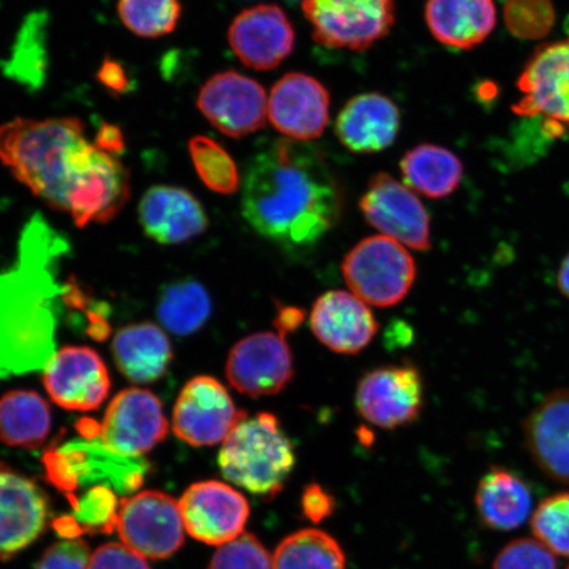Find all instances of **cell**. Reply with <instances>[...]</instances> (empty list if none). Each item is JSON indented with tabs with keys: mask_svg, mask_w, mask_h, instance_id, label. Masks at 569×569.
<instances>
[{
	"mask_svg": "<svg viewBox=\"0 0 569 569\" xmlns=\"http://www.w3.org/2000/svg\"><path fill=\"white\" fill-rule=\"evenodd\" d=\"M343 209V188L310 142L277 139L249 163L241 212L270 243L287 251L315 247Z\"/></svg>",
	"mask_w": 569,
	"mask_h": 569,
	"instance_id": "1",
	"label": "cell"
},
{
	"mask_svg": "<svg viewBox=\"0 0 569 569\" xmlns=\"http://www.w3.org/2000/svg\"><path fill=\"white\" fill-rule=\"evenodd\" d=\"M68 249L38 213L20 234L16 262L0 270V379L44 369L57 352L59 306L67 291L59 268Z\"/></svg>",
	"mask_w": 569,
	"mask_h": 569,
	"instance_id": "2",
	"label": "cell"
},
{
	"mask_svg": "<svg viewBox=\"0 0 569 569\" xmlns=\"http://www.w3.org/2000/svg\"><path fill=\"white\" fill-rule=\"evenodd\" d=\"M78 118H16L0 126V162L49 208L66 211L71 159L84 140Z\"/></svg>",
	"mask_w": 569,
	"mask_h": 569,
	"instance_id": "3",
	"label": "cell"
},
{
	"mask_svg": "<svg viewBox=\"0 0 569 569\" xmlns=\"http://www.w3.org/2000/svg\"><path fill=\"white\" fill-rule=\"evenodd\" d=\"M218 465L224 478L262 498L279 495L296 467L293 442L270 412L246 416L223 442Z\"/></svg>",
	"mask_w": 569,
	"mask_h": 569,
	"instance_id": "4",
	"label": "cell"
},
{
	"mask_svg": "<svg viewBox=\"0 0 569 569\" xmlns=\"http://www.w3.org/2000/svg\"><path fill=\"white\" fill-rule=\"evenodd\" d=\"M42 461L48 481L69 498L77 490L94 487L110 488L118 496L131 495L149 471L147 460L124 457L101 440L84 437L49 447Z\"/></svg>",
	"mask_w": 569,
	"mask_h": 569,
	"instance_id": "5",
	"label": "cell"
},
{
	"mask_svg": "<svg viewBox=\"0 0 569 569\" xmlns=\"http://www.w3.org/2000/svg\"><path fill=\"white\" fill-rule=\"evenodd\" d=\"M131 197V177L117 156L84 140L71 159L66 212L76 226L111 222Z\"/></svg>",
	"mask_w": 569,
	"mask_h": 569,
	"instance_id": "6",
	"label": "cell"
},
{
	"mask_svg": "<svg viewBox=\"0 0 569 569\" xmlns=\"http://www.w3.org/2000/svg\"><path fill=\"white\" fill-rule=\"evenodd\" d=\"M341 270L352 293L377 308L402 302L417 277L416 261L408 249L383 234L356 244L346 256Z\"/></svg>",
	"mask_w": 569,
	"mask_h": 569,
	"instance_id": "7",
	"label": "cell"
},
{
	"mask_svg": "<svg viewBox=\"0 0 569 569\" xmlns=\"http://www.w3.org/2000/svg\"><path fill=\"white\" fill-rule=\"evenodd\" d=\"M318 44L359 52L386 39L396 21L395 0H302Z\"/></svg>",
	"mask_w": 569,
	"mask_h": 569,
	"instance_id": "8",
	"label": "cell"
},
{
	"mask_svg": "<svg viewBox=\"0 0 569 569\" xmlns=\"http://www.w3.org/2000/svg\"><path fill=\"white\" fill-rule=\"evenodd\" d=\"M81 437L99 439L111 450L142 458L167 438L169 423L162 403L151 391H120L107 408L101 423L82 421Z\"/></svg>",
	"mask_w": 569,
	"mask_h": 569,
	"instance_id": "9",
	"label": "cell"
},
{
	"mask_svg": "<svg viewBox=\"0 0 569 569\" xmlns=\"http://www.w3.org/2000/svg\"><path fill=\"white\" fill-rule=\"evenodd\" d=\"M117 531L128 549L161 560L181 549L187 530L180 502L160 490H144L120 501Z\"/></svg>",
	"mask_w": 569,
	"mask_h": 569,
	"instance_id": "10",
	"label": "cell"
},
{
	"mask_svg": "<svg viewBox=\"0 0 569 569\" xmlns=\"http://www.w3.org/2000/svg\"><path fill=\"white\" fill-rule=\"evenodd\" d=\"M517 88L522 97L513 106L518 117L540 118L569 131V39L539 47L526 63Z\"/></svg>",
	"mask_w": 569,
	"mask_h": 569,
	"instance_id": "11",
	"label": "cell"
},
{
	"mask_svg": "<svg viewBox=\"0 0 569 569\" xmlns=\"http://www.w3.org/2000/svg\"><path fill=\"white\" fill-rule=\"evenodd\" d=\"M247 412L234 405L229 390L216 377L197 376L177 398L173 431L184 443L210 447L224 442Z\"/></svg>",
	"mask_w": 569,
	"mask_h": 569,
	"instance_id": "12",
	"label": "cell"
},
{
	"mask_svg": "<svg viewBox=\"0 0 569 569\" xmlns=\"http://www.w3.org/2000/svg\"><path fill=\"white\" fill-rule=\"evenodd\" d=\"M423 380L418 368L386 366L361 377L356 407L369 423L395 430L410 426L421 416L425 402Z\"/></svg>",
	"mask_w": 569,
	"mask_h": 569,
	"instance_id": "13",
	"label": "cell"
},
{
	"mask_svg": "<svg viewBox=\"0 0 569 569\" xmlns=\"http://www.w3.org/2000/svg\"><path fill=\"white\" fill-rule=\"evenodd\" d=\"M360 210L377 231L416 251L431 249L430 217L415 191L377 173L360 199Z\"/></svg>",
	"mask_w": 569,
	"mask_h": 569,
	"instance_id": "14",
	"label": "cell"
},
{
	"mask_svg": "<svg viewBox=\"0 0 569 569\" xmlns=\"http://www.w3.org/2000/svg\"><path fill=\"white\" fill-rule=\"evenodd\" d=\"M197 107L212 127L233 139L261 130L268 118L266 89L237 70L210 77L199 90Z\"/></svg>",
	"mask_w": 569,
	"mask_h": 569,
	"instance_id": "15",
	"label": "cell"
},
{
	"mask_svg": "<svg viewBox=\"0 0 569 569\" xmlns=\"http://www.w3.org/2000/svg\"><path fill=\"white\" fill-rule=\"evenodd\" d=\"M284 338L266 331L238 341L226 362L231 387L248 397L281 393L295 377L293 355Z\"/></svg>",
	"mask_w": 569,
	"mask_h": 569,
	"instance_id": "16",
	"label": "cell"
},
{
	"mask_svg": "<svg viewBox=\"0 0 569 569\" xmlns=\"http://www.w3.org/2000/svg\"><path fill=\"white\" fill-rule=\"evenodd\" d=\"M184 530L191 538L210 546L237 539L249 518L247 498L222 481H199L181 497Z\"/></svg>",
	"mask_w": 569,
	"mask_h": 569,
	"instance_id": "17",
	"label": "cell"
},
{
	"mask_svg": "<svg viewBox=\"0 0 569 569\" xmlns=\"http://www.w3.org/2000/svg\"><path fill=\"white\" fill-rule=\"evenodd\" d=\"M42 382L52 401L69 411H92L109 397L111 379L103 359L89 347H66L44 368Z\"/></svg>",
	"mask_w": 569,
	"mask_h": 569,
	"instance_id": "18",
	"label": "cell"
},
{
	"mask_svg": "<svg viewBox=\"0 0 569 569\" xmlns=\"http://www.w3.org/2000/svg\"><path fill=\"white\" fill-rule=\"evenodd\" d=\"M51 516L38 482L0 462V561L31 546L46 531Z\"/></svg>",
	"mask_w": 569,
	"mask_h": 569,
	"instance_id": "19",
	"label": "cell"
},
{
	"mask_svg": "<svg viewBox=\"0 0 569 569\" xmlns=\"http://www.w3.org/2000/svg\"><path fill=\"white\" fill-rule=\"evenodd\" d=\"M330 104V92L317 78L288 73L270 90L268 118L283 137L309 142L329 124Z\"/></svg>",
	"mask_w": 569,
	"mask_h": 569,
	"instance_id": "20",
	"label": "cell"
},
{
	"mask_svg": "<svg viewBox=\"0 0 569 569\" xmlns=\"http://www.w3.org/2000/svg\"><path fill=\"white\" fill-rule=\"evenodd\" d=\"M229 42L247 68L272 70L293 53L296 32L280 6L258 4L234 17Z\"/></svg>",
	"mask_w": 569,
	"mask_h": 569,
	"instance_id": "21",
	"label": "cell"
},
{
	"mask_svg": "<svg viewBox=\"0 0 569 569\" xmlns=\"http://www.w3.org/2000/svg\"><path fill=\"white\" fill-rule=\"evenodd\" d=\"M310 326L329 350L356 355L372 343L379 323L360 298L343 290L327 291L312 306Z\"/></svg>",
	"mask_w": 569,
	"mask_h": 569,
	"instance_id": "22",
	"label": "cell"
},
{
	"mask_svg": "<svg viewBox=\"0 0 569 569\" xmlns=\"http://www.w3.org/2000/svg\"><path fill=\"white\" fill-rule=\"evenodd\" d=\"M139 220L149 238L160 244H181L201 237L209 218L187 189L158 184L148 189L139 204Z\"/></svg>",
	"mask_w": 569,
	"mask_h": 569,
	"instance_id": "23",
	"label": "cell"
},
{
	"mask_svg": "<svg viewBox=\"0 0 569 569\" xmlns=\"http://www.w3.org/2000/svg\"><path fill=\"white\" fill-rule=\"evenodd\" d=\"M530 457L550 479L569 483V390L547 396L523 423Z\"/></svg>",
	"mask_w": 569,
	"mask_h": 569,
	"instance_id": "24",
	"label": "cell"
},
{
	"mask_svg": "<svg viewBox=\"0 0 569 569\" xmlns=\"http://www.w3.org/2000/svg\"><path fill=\"white\" fill-rule=\"evenodd\" d=\"M401 126L397 104L386 96L368 92L351 99L340 111L336 133L355 153H376L393 144Z\"/></svg>",
	"mask_w": 569,
	"mask_h": 569,
	"instance_id": "25",
	"label": "cell"
},
{
	"mask_svg": "<svg viewBox=\"0 0 569 569\" xmlns=\"http://www.w3.org/2000/svg\"><path fill=\"white\" fill-rule=\"evenodd\" d=\"M426 21L440 44L468 51L493 32V0H427Z\"/></svg>",
	"mask_w": 569,
	"mask_h": 569,
	"instance_id": "26",
	"label": "cell"
},
{
	"mask_svg": "<svg viewBox=\"0 0 569 569\" xmlns=\"http://www.w3.org/2000/svg\"><path fill=\"white\" fill-rule=\"evenodd\" d=\"M476 511L486 528L513 531L532 517L529 483L507 468L495 467L482 476L475 496Z\"/></svg>",
	"mask_w": 569,
	"mask_h": 569,
	"instance_id": "27",
	"label": "cell"
},
{
	"mask_svg": "<svg viewBox=\"0 0 569 569\" xmlns=\"http://www.w3.org/2000/svg\"><path fill=\"white\" fill-rule=\"evenodd\" d=\"M119 372L134 383H151L167 373L173 359L172 345L159 326L144 322L124 327L112 340Z\"/></svg>",
	"mask_w": 569,
	"mask_h": 569,
	"instance_id": "28",
	"label": "cell"
},
{
	"mask_svg": "<svg viewBox=\"0 0 569 569\" xmlns=\"http://www.w3.org/2000/svg\"><path fill=\"white\" fill-rule=\"evenodd\" d=\"M401 172L405 183L427 198L442 199L459 188L465 166L450 149L421 144L403 156Z\"/></svg>",
	"mask_w": 569,
	"mask_h": 569,
	"instance_id": "29",
	"label": "cell"
},
{
	"mask_svg": "<svg viewBox=\"0 0 569 569\" xmlns=\"http://www.w3.org/2000/svg\"><path fill=\"white\" fill-rule=\"evenodd\" d=\"M51 429V408L36 391L19 389L0 397V442L11 447H40Z\"/></svg>",
	"mask_w": 569,
	"mask_h": 569,
	"instance_id": "30",
	"label": "cell"
},
{
	"mask_svg": "<svg viewBox=\"0 0 569 569\" xmlns=\"http://www.w3.org/2000/svg\"><path fill=\"white\" fill-rule=\"evenodd\" d=\"M208 290L193 280H181L163 288L159 298L158 316L167 330L189 337L201 330L211 316Z\"/></svg>",
	"mask_w": 569,
	"mask_h": 569,
	"instance_id": "31",
	"label": "cell"
},
{
	"mask_svg": "<svg viewBox=\"0 0 569 569\" xmlns=\"http://www.w3.org/2000/svg\"><path fill=\"white\" fill-rule=\"evenodd\" d=\"M47 13L33 12L24 20L4 63V73L12 81L32 90L44 83L48 69Z\"/></svg>",
	"mask_w": 569,
	"mask_h": 569,
	"instance_id": "32",
	"label": "cell"
},
{
	"mask_svg": "<svg viewBox=\"0 0 569 569\" xmlns=\"http://www.w3.org/2000/svg\"><path fill=\"white\" fill-rule=\"evenodd\" d=\"M273 569H346V555L330 533L306 529L277 547Z\"/></svg>",
	"mask_w": 569,
	"mask_h": 569,
	"instance_id": "33",
	"label": "cell"
},
{
	"mask_svg": "<svg viewBox=\"0 0 569 569\" xmlns=\"http://www.w3.org/2000/svg\"><path fill=\"white\" fill-rule=\"evenodd\" d=\"M117 10L127 30L144 39L174 32L182 16L180 0H118Z\"/></svg>",
	"mask_w": 569,
	"mask_h": 569,
	"instance_id": "34",
	"label": "cell"
},
{
	"mask_svg": "<svg viewBox=\"0 0 569 569\" xmlns=\"http://www.w3.org/2000/svg\"><path fill=\"white\" fill-rule=\"evenodd\" d=\"M189 152L196 172L210 190L218 194L237 193L240 174L231 154L217 140L194 137L189 141Z\"/></svg>",
	"mask_w": 569,
	"mask_h": 569,
	"instance_id": "35",
	"label": "cell"
},
{
	"mask_svg": "<svg viewBox=\"0 0 569 569\" xmlns=\"http://www.w3.org/2000/svg\"><path fill=\"white\" fill-rule=\"evenodd\" d=\"M71 521L77 526L80 536L83 532H107L117 530L120 502L118 495L106 487L84 490L81 496L69 498Z\"/></svg>",
	"mask_w": 569,
	"mask_h": 569,
	"instance_id": "36",
	"label": "cell"
},
{
	"mask_svg": "<svg viewBox=\"0 0 569 569\" xmlns=\"http://www.w3.org/2000/svg\"><path fill=\"white\" fill-rule=\"evenodd\" d=\"M531 530L551 552L569 558V492L545 498L533 510Z\"/></svg>",
	"mask_w": 569,
	"mask_h": 569,
	"instance_id": "37",
	"label": "cell"
},
{
	"mask_svg": "<svg viewBox=\"0 0 569 569\" xmlns=\"http://www.w3.org/2000/svg\"><path fill=\"white\" fill-rule=\"evenodd\" d=\"M503 19L516 38L537 41L551 32L557 12L551 0H508Z\"/></svg>",
	"mask_w": 569,
	"mask_h": 569,
	"instance_id": "38",
	"label": "cell"
},
{
	"mask_svg": "<svg viewBox=\"0 0 569 569\" xmlns=\"http://www.w3.org/2000/svg\"><path fill=\"white\" fill-rule=\"evenodd\" d=\"M209 569H273V559L259 538L243 532L231 542L219 546Z\"/></svg>",
	"mask_w": 569,
	"mask_h": 569,
	"instance_id": "39",
	"label": "cell"
},
{
	"mask_svg": "<svg viewBox=\"0 0 569 569\" xmlns=\"http://www.w3.org/2000/svg\"><path fill=\"white\" fill-rule=\"evenodd\" d=\"M493 569H558V561L538 539L519 538L497 553Z\"/></svg>",
	"mask_w": 569,
	"mask_h": 569,
	"instance_id": "40",
	"label": "cell"
},
{
	"mask_svg": "<svg viewBox=\"0 0 569 569\" xmlns=\"http://www.w3.org/2000/svg\"><path fill=\"white\" fill-rule=\"evenodd\" d=\"M89 545L82 539L60 540L42 553L34 569H89Z\"/></svg>",
	"mask_w": 569,
	"mask_h": 569,
	"instance_id": "41",
	"label": "cell"
},
{
	"mask_svg": "<svg viewBox=\"0 0 569 569\" xmlns=\"http://www.w3.org/2000/svg\"><path fill=\"white\" fill-rule=\"evenodd\" d=\"M89 569H151L139 553L123 543H107L91 553Z\"/></svg>",
	"mask_w": 569,
	"mask_h": 569,
	"instance_id": "42",
	"label": "cell"
},
{
	"mask_svg": "<svg viewBox=\"0 0 569 569\" xmlns=\"http://www.w3.org/2000/svg\"><path fill=\"white\" fill-rule=\"evenodd\" d=\"M337 501L332 495L327 492L319 483H309L303 489L301 497V509L306 518L311 522L319 523L332 516L336 511Z\"/></svg>",
	"mask_w": 569,
	"mask_h": 569,
	"instance_id": "43",
	"label": "cell"
},
{
	"mask_svg": "<svg viewBox=\"0 0 569 569\" xmlns=\"http://www.w3.org/2000/svg\"><path fill=\"white\" fill-rule=\"evenodd\" d=\"M97 81L110 92L111 96H126L132 88L130 76L123 63L106 57L97 71Z\"/></svg>",
	"mask_w": 569,
	"mask_h": 569,
	"instance_id": "44",
	"label": "cell"
},
{
	"mask_svg": "<svg viewBox=\"0 0 569 569\" xmlns=\"http://www.w3.org/2000/svg\"><path fill=\"white\" fill-rule=\"evenodd\" d=\"M94 146L99 151L117 156L123 153L126 149V139L119 127L106 123L96 137Z\"/></svg>",
	"mask_w": 569,
	"mask_h": 569,
	"instance_id": "45",
	"label": "cell"
},
{
	"mask_svg": "<svg viewBox=\"0 0 569 569\" xmlns=\"http://www.w3.org/2000/svg\"><path fill=\"white\" fill-rule=\"evenodd\" d=\"M303 319L305 312L301 309L293 308V306H281L274 319L277 332L287 337L289 332L295 331L298 326L302 325Z\"/></svg>",
	"mask_w": 569,
	"mask_h": 569,
	"instance_id": "46",
	"label": "cell"
},
{
	"mask_svg": "<svg viewBox=\"0 0 569 569\" xmlns=\"http://www.w3.org/2000/svg\"><path fill=\"white\" fill-rule=\"evenodd\" d=\"M558 288L560 293L569 300V253L566 256L563 262H561L558 272Z\"/></svg>",
	"mask_w": 569,
	"mask_h": 569,
	"instance_id": "47",
	"label": "cell"
},
{
	"mask_svg": "<svg viewBox=\"0 0 569 569\" xmlns=\"http://www.w3.org/2000/svg\"><path fill=\"white\" fill-rule=\"evenodd\" d=\"M567 569H569V566L567 567Z\"/></svg>",
	"mask_w": 569,
	"mask_h": 569,
	"instance_id": "48",
	"label": "cell"
}]
</instances>
